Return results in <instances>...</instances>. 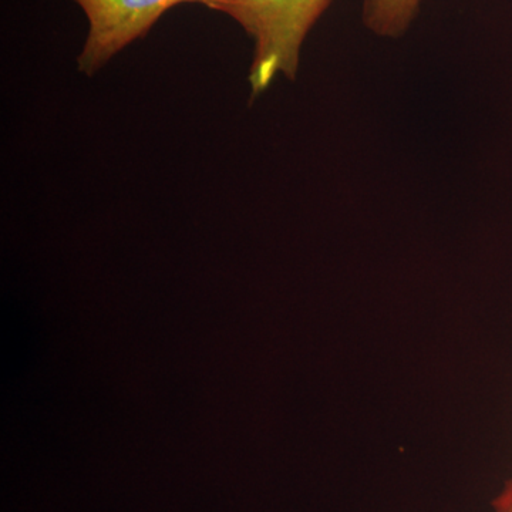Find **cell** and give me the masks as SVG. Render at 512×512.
I'll list each match as a JSON object with an SVG mask.
<instances>
[{"instance_id":"obj_1","label":"cell","mask_w":512,"mask_h":512,"mask_svg":"<svg viewBox=\"0 0 512 512\" xmlns=\"http://www.w3.org/2000/svg\"><path fill=\"white\" fill-rule=\"evenodd\" d=\"M333 0H192L224 13L254 42L249 69L252 96L269 89L278 74L293 80L306 36Z\"/></svg>"},{"instance_id":"obj_4","label":"cell","mask_w":512,"mask_h":512,"mask_svg":"<svg viewBox=\"0 0 512 512\" xmlns=\"http://www.w3.org/2000/svg\"><path fill=\"white\" fill-rule=\"evenodd\" d=\"M494 512H512V478L505 483L501 493L493 501Z\"/></svg>"},{"instance_id":"obj_2","label":"cell","mask_w":512,"mask_h":512,"mask_svg":"<svg viewBox=\"0 0 512 512\" xmlns=\"http://www.w3.org/2000/svg\"><path fill=\"white\" fill-rule=\"evenodd\" d=\"M89 20L77 69L93 76L127 46L143 39L161 16L192 0H73Z\"/></svg>"},{"instance_id":"obj_3","label":"cell","mask_w":512,"mask_h":512,"mask_svg":"<svg viewBox=\"0 0 512 512\" xmlns=\"http://www.w3.org/2000/svg\"><path fill=\"white\" fill-rule=\"evenodd\" d=\"M421 0H365L362 20L370 32L397 39L409 30Z\"/></svg>"}]
</instances>
